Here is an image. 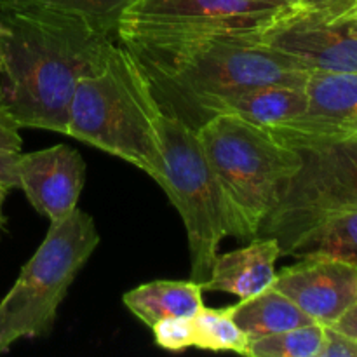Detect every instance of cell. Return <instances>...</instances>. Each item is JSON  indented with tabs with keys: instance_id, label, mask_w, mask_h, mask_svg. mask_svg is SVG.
I'll return each instance as SVG.
<instances>
[{
	"instance_id": "obj_13",
	"label": "cell",
	"mask_w": 357,
	"mask_h": 357,
	"mask_svg": "<svg viewBox=\"0 0 357 357\" xmlns=\"http://www.w3.org/2000/svg\"><path fill=\"white\" fill-rule=\"evenodd\" d=\"M281 257L275 237H255L246 246L216 255L202 289L229 293L239 300L250 298L274 286L278 278L275 264Z\"/></svg>"
},
{
	"instance_id": "obj_27",
	"label": "cell",
	"mask_w": 357,
	"mask_h": 357,
	"mask_svg": "<svg viewBox=\"0 0 357 357\" xmlns=\"http://www.w3.org/2000/svg\"><path fill=\"white\" fill-rule=\"evenodd\" d=\"M9 192H10L9 187H6V185L0 183V236H2L3 229H6V216H3V213H2V206H3V202H6L7 194H9Z\"/></svg>"
},
{
	"instance_id": "obj_22",
	"label": "cell",
	"mask_w": 357,
	"mask_h": 357,
	"mask_svg": "<svg viewBox=\"0 0 357 357\" xmlns=\"http://www.w3.org/2000/svg\"><path fill=\"white\" fill-rule=\"evenodd\" d=\"M296 7L324 23L338 24L357 16V0H302Z\"/></svg>"
},
{
	"instance_id": "obj_6",
	"label": "cell",
	"mask_w": 357,
	"mask_h": 357,
	"mask_svg": "<svg viewBox=\"0 0 357 357\" xmlns=\"http://www.w3.org/2000/svg\"><path fill=\"white\" fill-rule=\"evenodd\" d=\"M160 138L164 169L157 183L183 220L190 251V279L202 284L211 274L220 244L234 236L229 206L202 150L197 129L164 114Z\"/></svg>"
},
{
	"instance_id": "obj_14",
	"label": "cell",
	"mask_w": 357,
	"mask_h": 357,
	"mask_svg": "<svg viewBox=\"0 0 357 357\" xmlns=\"http://www.w3.org/2000/svg\"><path fill=\"white\" fill-rule=\"evenodd\" d=\"M305 108V87L260 86L211 101L206 107L202 122L216 114H232L251 124L272 129L300 117Z\"/></svg>"
},
{
	"instance_id": "obj_1",
	"label": "cell",
	"mask_w": 357,
	"mask_h": 357,
	"mask_svg": "<svg viewBox=\"0 0 357 357\" xmlns=\"http://www.w3.org/2000/svg\"><path fill=\"white\" fill-rule=\"evenodd\" d=\"M258 33L121 21L115 37L138 59L164 114L197 129L218 98L260 86L305 87L309 70Z\"/></svg>"
},
{
	"instance_id": "obj_7",
	"label": "cell",
	"mask_w": 357,
	"mask_h": 357,
	"mask_svg": "<svg viewBox=\"0 0 357 357\" xmlns=\"http://www.w3.org/2000/svg\"><path fill=\"white\" fill-rule=\"evenodd\" d=\"M298 152L302 167L260 229L278 239L282 257L321 222L357 208V135Z\"/></svg>"
},
{
	"instance_id": "obj_20",
	"label": "cell",
	"mask_w": 357,
	"mask_h": 357,
	"mask_svg": "<svg viewBox=\"0 0 357 357\" xmlns=\"http://www.w3.org/2000/svg\"><path fill=\"white\" fill-rule=\"evenodd\" d=\"M24 2L84 17L98 30L115 35L126 10L136 0H24Z\"/></svg>"
},
{
	"instance_id": "obj_19",
	"label": "cell",
	"mask_w": 357,
	"mask_h": 357,
	"mask_svg": "<svg viewBox=\"0 0 357 357\" xmlns=\"http://www.w3.org/2000/svg\"><path fill=\"white\" fill-rule=\"evenodd\" d=\"M324 324L310 323L251 340V357H319Z\"/></svg>"
},
{
	"instance_id": "obj_2",
	"label": "cell",
	"mask_w": 357,
	"mask_h": 357,
	"mask_svg": "<svg viewBox=\"0 0 357 357\" xmlns=\"http://www.w3.org/2000/svg\"><path fill=\"white\" fill-rule=\"evenodd\" d=\"M115 42L84 17L0 0V105L20 128L66 136L77 84L103 65Z\"/></svg>"
},
{
	"instance_id": "obj_21",
	"label": "cell",
	"mask_w": 357,
	"mask_h": 357,
	"mask_svg": "<svg viewBox=\"0 0 357 357\" xmlns=\"http://www.w3.org/2000/svg\"><path fill=\"white\" fill-rule=\"evenodd\" d=\"M155 344L171 352H183L194 347V326L188 317H167L160 319L152 328Z\"/></svg>"
},
{
	"instance_id": "obj_9",
	"label": "cell",
	"mask_w": 357,
	"mask_h": 357,
	"mask_svg": "<svg viewBox=\"0 0 357 357\" xmlns=\"http://www.w3.org/2000/svg\"><path fill=\"white\" fill-rule=\"evenodd\" d=\"M261 44L291 56L309 72H357V37L293 6L257 35Z\"/></svg>"
},
{
	"instance_id": "obj_15",
	"label": "cell",
	"mask_w": 357,
	"mask_h": 357,
	"mask_svg": "<svg viewBox=\"0 0 357 357\" xmlns=\"http://www.w3.org/2000/svg\"><path fill=\"white\" fill-rule=\"evenodd\" d=\"M201 282L188 281H150L129 289L122 295L126 309L152 328L157 321L167 317H192L204 305Z\"/></svg>"
},
{
	"instance_id": "obj_10",
	"label": "cell",
	"mask_w": 357,
	"mask_h": 357,
	"mask_svg": "<svg viewBox=\"0 0 357 357\" xmlns=\"http://www.w3.org/2000/svg\"><path fill=\"white\" fill-rule=\"evenodd\" d=\"M293 6L288 0H136L122 21L261 31Z\"/></svg>"
},
{
	"instance_id": "obj_17",
	"label": "cell",
	"mask_w": 357,
	"mask_h": 357,
	"mask_svg": "<svg viewBox=\"0 0 357 357\" xmlns=\"http://www.w3.org/2000/svg\"><path fill=\"white\" fill-rule=\"evenodd\" d=\"M289 257H333L357 265V208L330 216L314 227Z\"/></svg>"
},
{
	"instance_id": "obj_23",
	"label": "cell",
	"mask_w": 357,
	"mask_h": 357,
	"mask_svg": "<svg viewBox=\"0 0 357 357\" xmlns=\"http://www.w3.org/2000/svg\"><path fill=\"white\" fill-rule=\"evenodd\" d=\"M319 357H357V338L333 326H324V344Z\"/></svg>"
},
{
	"instance_id": "obj_29",
	"label": "cell",
	"mask_w": 357,
	"mask_h": 357,
	"mask_svg": "<svg viewBox=\"0 0 357 357\" xmlns=\"http://www.w3.org/2000/svg\"><path fill=\"white\" fill-rule=\"evenodd\" d=\"M288 2H291V3H298V2H302V0H288Z\"/></svg>"
},
{
	"instance_id": "obj_26",
	"label": "cell",
	"mask_w": 357,
	"mask_h": 357,
	"mask_svg": "<svg viewBox=\"0 0 357 357\" xmlns=\"http://www.w3.org/2000/svg\"><path fill=\"white\" fill-rule=\"evenodd\" d=\"M333 328L349 335V337L357 338V302L333 324Z\"/></svg>"
},
{
	"instance_id": "obj_28",
	"label": "cell",
	"mask_w": 357,
	"mask_h": 357,
	"mask_svg": "<svg viewBox=\"0 0 357 357\" xmlns=\"http://www.w3.org/2000/svg\"><path fill=\"white\" fill-rule=\"evenodd\" d=\"M338 24H340V26L344 28L347 33H351L352 37H357V16L351 17V20H347V21H342V23H338Z\"/></svg>"
},
{
	"instance_id": "obj_12",
	"label": "cell",
	"mask_w": 357,
	"mask_h": 357,
	"mask_svg": "<svg viewBox=\"0 0 357 357\" xmlns=\"http://www.w3.org/2000/svg\"><path fill=\"white\" fill-rule=\"evenodd\" d=\"M17 178L31 208L51 223L59 222L77 209L86 183V162L79 150L58 143L21 152Z\"/></svg>"
},
{
	"instance_id": "obj_3",
	"label": "cell",
	"mask_w": 357,
	"mask_h": 357,
	"mask_svg": "<svg viewBox=\"0 0 357 357\" xmlns=\"http://www.w3.org/2000/svg\"><path fill=\"white\" fill-rule=\"evenodd\" d=\"M162 115L138 59L115 42L103 65L77 84L66 136L119 157L157 181L164 169Z\"/></svg>"
},
{
	"instance_id": "obj_11",
	"label": "cell",
	"mask_w": 357,
	"mask_h": 357,
	"mask_svg": "<svg viewBox=\"0 0 357 357\" xmlns=\"http://www.w3.org/2000/svg\"><path fill=\"white\" fill-rule=\"evenodd\" d=\"M278 272L274 288L316 323L333 326L357 302V265L333 257H303Z\"/></svg>"
},
{
	"instance_id": "obj_4",
	"label": "cell",
	"mask_w": 357,
	"mask_h": 357,
	"mask_svg": "<svg viewBox=\"0 0 357 357\" xmlns=\"http://www.w3.org/2000/svg\"><path fill=\"white\" fill-rule=\"evenodd\" d=\"M197 136L229 206L234 237L255 239L302 167V155L232 114L209 117Z\"/></svg>"
},
{
	"instance_id": "obj_24",
	"label": "cell",
	"mask_w": 357,
	"mask_h": 357,
	"mask_svg": "<svg viewBox=\"0 0 357 357\" xmlns=\"http://www.w3.org/2000/svg\"><path fill=\"white\" fill-rule=\"evenodd\" d=\"M20 124L13 115L0 105V150L6 152H21L23 139L20 135Z\"/></svg>"
},
{
	"instance_id": "obj_8",
	"label": "cell",
	"mask_w": 357,
	"mask_h": 357,
	"mask_svg": "<svg viewBox=\"0 0 357 357\" xmlns=\"http://www.w3.org/2000/svg\"><path fill=\"white\" fill-rule=\"evenodd\" d=\"M307 108L300 117L267 129L289 149L303 150L357 135V72H309Z\"/></svg>"
},
{
	"instance_id": "obj_25",
	"label": "cell",
	"mask_w": 357,
	"mask_h": 357,
	"mask_svg": "<svg viewBox=\"0 0 357 357\" xmlns=\"http://www.w3.org/2000/svg\"><path fill=\"white\" fill-rule=\"evenodd\" d=\"M21 152H6L0 150V183L9 187L10 190L20 188V178H17V159Z\"/></svg>"
},
{
	"instance_id": "obj_18",
	"label": "cell",
	"mask_w": 357,
	"mask_h": 357,
	"mask_svg": "<svg viewBox=\"0 0 357 357\" xmlns=\"http://www.w3.org/2000/svg\"><path fill=\"white\" fill-rule=\"evenodd\" d=\"M194 347L213 352H236L251 357V338L237 326L232 317V305L211 309L202 305L192 317Z\"/></svg>"
},
{
	"instance_id": "obj_5",
	"label": "cell",
	"mask_w": 357,
	"mask_h": 357,
	"mask_svg": "<svg viewBox=\"0 0 357 357\" xmlns=\"http://www.w3.org/2000/svg\"><path fill=\"white\" fill-rule=\"evenodd\" d=\"M98 244L94 218L79 208L49 225L42 244L0 300V356L23 338L51 333L59 305Z\"/></svg>"
},
{
	"instance_id": "obj_16",
	"label": "cell",
	"mask_w": 357,
	"mask_h": 357,
	"mask_svg": "<svg viewBox=\"0 0 357 357\" xmlns=\"http://www.w3.org/2000/svg\"><path fill=\"white\" fill-rule=\"evenodd\" d=\"M232 317L251 340L316 323L274 286L232 305Z\"/></svg>"
}]
</instances>
